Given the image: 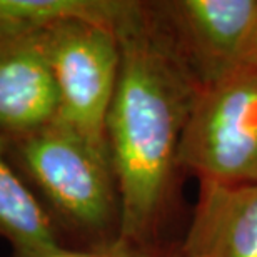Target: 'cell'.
I'll return each mask as SVG.
<instances>
[{"instance_id": "1", "label": "cell", "mask_w": 257, "mask_h": 257, "mask_svg": "<svg viewBox=\"0 0 257 257\" xmlns=\"http://www.w3.org/2000/svg\"><path fill=\"white\" fill-rule=\"evenodd\" d=\"M119 77L107 141L120 202L119 237L156 244L176 194L179 149L200 92L156 4H137L115 29Z\"/></svg>"}, {"instance_id": "2", "label": "cell", "mask_w": 257, "mask_h": 257, "mask_svg": "<svg viewBox=\"0 0 257 257\" xmlns=\"http://www.w3.org/2000/svg\"><path fill=\"white\" fill-rule=\"evenodd\" d=\"M179 167L199 181L257 186V70L202 87L184 131Z\"/></svg>"}, {"instance_id": "3", "label": "cell", "mask_w": 257, "mask_h": 257, "mask_svg": "<svg viewBox=\"0 0 257 257\" xmlns=\"http://www.w3.org/2000/svg\"><path fill=\"white\" fill-rule=\"evenodd\" d=\"M44 32L60 95L57 120L110 156L107 115L120 65L115 30L69 20Z\"/></svg>"}, {"instance_id": "4", "label": "cell", "mask_w": 257, "mask_h": 257, "mask_svg": "<svg viewBox=\"0 0 257 257\" xmlns=\"http://www.w3.org/2000/svg\"><path fill=\"white\" fill-rule=\"evenodd\" d=\"M22 157L50 200L89 230H104L119 215L117 179L109 154L97 151L75 131L55 119L29 134Z\"/></svg>"}, {"instance_id": "5", "label": "cell", "mask_w": 257, "mask_h": 257, "mask_svg": "<svg viewBox=\"0 0 257 257\" xmlns=\"http://www.w3.org/2000/svg\"><path fill=\"white\" fill-rule=\"evenodd\" d=\"M156 9L200 89L250 67L257 0H171Z\"/></svg>"}, {"instance_id": "6", "label": "cell", "mask_w": 257, "mask_h": 257, "mask_svg": "<svg viewBox=\"0 0 257 257\" xmlns=\"http://www.w3.org/2000/svg\"><path fill=\"white\" fill-rule=\"evenodd\" d=\"M60 95L45 32L0 42V127L32 134L57 119Z\"/></svg>"}, {"instance_id": "7", "label": "cell", "mask_w": 257, "mask_h": 257, "mask_svg": "<svg viewBox=\"0 0 257 257\" xmlns=\"http://www.w3.org/2000/svg\"><path fill=\"white\" fill-rule=\"evenodd\" d=\"M181 257H257V186L199 181Z\"/></svg>"}, {"instance_id": "8", "label": "cell", "mask_w": 257, "mask_h": 257, "mask_svg": "<svg viewBox=\"0 0 257 257\" xmlns=\"http://www.w3.org/2000/svg\"><path fill=\"white\" fill-rule=\"evenodd\" d=\"M136 2L114 0H0V42L44 32L69 20L115 30Z\"/></svg>"}, {"instance_id": "9", "label": "cell", "mask_w": 257, "mask_h": 257, "mask_svg": "<svg viewBox=\"0 0 257 257\" xmlns=\"http://www.w3.org/2000/svg\"><path fill=\"white\" fill-rule=\"evenodd\" d=\"M0 230L22 257H50L60 252L47 215L4 159L0 142Z\"/></svg>"}, {"instance_id": "10", "label": "cell", "mask_w": 257, "mask_h": 257, "mask_svg": "<svg viewBox=\"0 0 257 257\" xmlns=\"http://www.w3.org/2000/svg\"><path fill=\"white\" fill-rule=\"evenodd\" d=\"M105 257H181L179 244H131L115 239L104 245Z\"/></svg>"}, {"instance_id": "11", "label": "cell", "mask_w": 257, "mask_h": 257, "mask_svg": "<svg viewBox=\"0 0 257 257\" xmlns=\"http://www.w3.org/2000/svg\"><path fill=\"white\" fill-rule=\"evenodd\" d=\"M249 65L252 69L257 70V25H255V32L252 39V47H250V57H249Z\"/></svg>"}, {"instance_id": "12", "label": "cell", "mask_w": 257, "mask_h": 257, "mask_svg": "<svg viewBox=\"0 0 257 257\" xmlns=\"http://www.w3.org/2000/svg\"><path fill=\"white\" fill-rule=\"evenodd\" d=\"M50 257H105V252H104V247H102L97 254H90V255H82V254H69V252H64V250H60V252L50 255Z\"/></svg>"}]
</instances>
